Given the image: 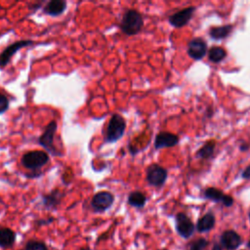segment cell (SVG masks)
I'll return each instance as SVG.
<instances>
[{"instance_id":"8","label":"cell","mask_w":250,"mask_h":250,"mask_svg":"<svg viewBox=\"0 0 250 250\" xmlns=\"http://www.w3.org/2000/svg\"><path fill=\"white\" fill-rule=\"evenodd\" d=\"M175 222H176V225H175L176 230L181 237L188 239L194 233L195 225L185 213L183 212L178 213L175 217Z\"/></svg>"},{"instance_id":"19","label":"cell","mask_w":250,"mask_h":250,"mask_svg":"<svg viewBox=\"0 0 250 250\" xmlns=\"http://www.w3.org/2000/svg\"><path fill=\"white\" fill-rule=\"evenodd\" d=\"M232 25L231 24H227V25H222V26H217V27H212L210 29V36L213 39L219 40V39H223L226 38L227 36L229 35V33L232 30Z\"/></svg>"},{"instance_id":"26","label":"cell","mask_w":250,"mask_h":250,"mask_svg":"<svg viewBox=\"0 0 250 250\" xmlns=\"http://www.w3.org/2000/svg\"><path fill=\"white\" fill-rule=\"evenodd\" d=\"M242 178H243V179H250V165L247 166V167L242 171Z\"/></svg>"},{"instance_id":"9","label":"cell","mask_w":250,"mask_h":250,"mask_svg":"<svg viewBox=\"0 0 250 250\" xmlns=\"http://www.w3.org/2000/svg\"><path fill=\"white\" fill-rule=\"evenodd\" d=\"M241 236L233 229H227L220 236V244L227 250H235L241 245Z\"/></svg>"},{"instance_id":"5","label":"cell","mask_w":250,"mask_h":250,"mask_svg":"<svg viewBox=\"0 0 250 250\" xmlns=\"http://www.w3.org/2000/svg\"><path fill=\"white\" fill-rule=\"evenodd\" d=\"M114 199L115 197L110 191H98L91 199V208L95 213H104L113 205Z\"/></svg>"},{"instance_id":"3","label":"cell","mask_w":250,"mask_h":250,"mask_svg":"<svg viewBox=\"0 0 250 250\" xmlns=\"http://www.w3.org/2000/svg\"><path fill=\"white\" fill-rule=\"evenodd\" d=\"M50 160L49 154L44 150H31L25 152L21 158V165L29 170H38L45 166Z\"/></svg>"},{"instance_id":"1","label":"cell","mask_w":250,"mask_h":250,"mask_svg":"<svg viewBox=\"0 0 250 250\" xmlns=\"http://www.w3.org/2000/svg\"><path fill=\"white\" fill-rule=\"evenodd\" d=\"M144 26V18L140 12L134 9H127L121 19L119 27L121 31L128 35L133 36L138 34Z\"/></svg>"},{"instance_id":"16","label":"cell","mask_w":250,"mask_h":250,"mask_svg":"<svg viewBox=\"0 0 250 250\" xmlns=\"http://www.w3.org/2000/svg\"><path fill=\"white\" fill-rule=\"evenodd\" d=\"M17 234L10 228H0V248L7 249L14 246Z\"/></svg>"},{"instance_id":"29","label":"cell","mask_w":250,"mask_h":250,"mask_svg":"<svg viewBox=\"0 0 250 250\" xmlns=\"http://www.w3.org/2000/svg\"><path fill=\"white\" fill-rule=\"evenodd\" d=\"M79 250H91V248L89 246H85V247H81Z\"/></svg>"},{"instance_id":"10","label":"cell","mask_w":250,"mask_h":250,"mask_svg":"<svg viewBox=\"0 0 250 250\" xmlns=\"http://www.w3.org/2000/svg\"><path fill=\"white\" fill-rule=\"evenodd\" d=\"M194 11H195V7H192V6L180 10L169 17V20H168L169 23L175 27H182L188 24Z\"/></svg>"},{"instance_id":"12","label":"cell","mask_w":250,"mask_h":250,"mask_svg":"<svg viewBox=\"0 0 250 250\" xmlns=\"http://www.w3.org/2000/svg\"><path fill=\"white\" fill-rule=\"evenodd\" d=\"M64 196V192L59 188H55L50 192L42 195V205L46 210H56L61 204L62 199Z\"/></svg>"},{"instance_id":"18","label":"cell","mask_w":250,"mask_h":250,"mask_svg":"<svg viewBox=\"0 0 250 250\" xmlns=\"http://www.w3.org/2000/svg\"><path fill=\"white\" fill-rule=\"evenodd\" d=\"M146 196L145 193L139 190H135L129 193L127 197V203L135 208H143L146 203Z\"/></svg>"},{"instance_id":"25","label":"cell","mask_w":250,"mask_h":250,"mask_svg":"<svg viewBox=\"0 0 250 250\" xmlns=\"http://www.w3.org/2000/svg\"><path fill=\"white\" fill-rule=\"evenodd\" d=\"M54 218H48V219H39L37 221H35V225L37 227H41V226H45V225H49L52 222H54Z\"/></svg>"},{"instance_id":"31","label":"cell","mask_w":250,"mask_h":250,"mask_svg":"<svg viewBox=\"0 0 250 250\" xmlns=\"http://www.w3.org/2000/svg\"><path fill=\"white\" fill-rule=\"evenodd\" d=\"M249 220H250V214H249Z\"/></svg>"},{"instance_id":"2","label":"cell","mask_w":250,"mask_h":250,"mask_svg":"<svg viewBox=\"0 0 250 250\" xmlns=\"http://www.w3.org/2000/svg\"><path fill=\"white\" fill-rule=\"evenodd\" d=\"M126 130V121L124 117L118 113L111 115L104 136V142L113 144L120 140Z\"/></svg>"},{"instance_id":"7","label":"cell","mask_w":250,"mask_h":250,"mask_svg":"<svg viewBox=\"0 0 250 250\" xmlns=\"http://www.w3.org/2000/svg\"><path fill=\"white\" fill-rule=\"evenodd\" d=\"M34 44L33 40L30 39H25V40H20V41H16L10 45H8L5 49H3L0 52V69L4 68L9 62L10 60L12 59V57L21 49L30 46Z\"/></svg>"},{"instance_id":"23","label":"cell","mask_w":250,"mask_h":250,"mask_svg":"<svg viewBox=\"0 0 250 250\" xmlns=\"http://www.w3.org/2000/svg\"><path fill=\"white\" fill-rule=\"evenodd\" d=\"M209 244V241L203 237H199L196 240H193L189 245L188 250H203L207 245Z\"/></svg>"},{"instance_id":"27","label":"cell","mask_w":250,"mask_h":250,"mask_svg":"<svg viewBox=\"0 0 250 250\" xmlns=\"http://www.w3.org/2000/svg\"><path fill=\"white\" fill-rule=\"evenodd\" d=\"M212 250H223V247L221 246V244L215 243L214 246H213V248H212Z\"/></svg>"},{"instance_id":"14","label":"cell","mask_w":250,"mask_h":250,"mask_svg":"<svg viewBox=\"0 0 250 250\" xmlns=\"http://www.w3.org/2000/svg\"><path fill=\"white\" fill-rule=\"evenodd\" d=\"M179 144V137L169 132H160L154 139V147L160 149L163 147H172Z\"/></svg>"},{"instance_id":"28","label":"cell","mask_w":250,"mask_h":250,"mask_svg":"<svg viewBox=\"0 0 250 250\" xmlns=\"http://www.w3.org/2000/svg\"><path fill=\"white\" fill-rule=\"evenodd\" d=\"M247 147H248V146H247V145H244V146H240V149H241V150H246Z\"/></svg>"},{"instance_id":"11","label":"cell","mask_w":250,"mask_h":250,"mask_svg":"<svg viewBox=\"0 0 250 250\" xmlns=\"http://www.w3.org/2000/svg\"><path fill=\"white\" fill-rule=\"evenodd\" d=\"M207 52V44L202 38H193L188 44V55L193 60H201Z\"/></svg>"},{"instance_id":"17","label":"cell","mask_w":250,"mask_h":250,"mask_svg":"<svg viewBox=\"0 0 250 250\" xmlns=\"http://www.w3.org/2000/svg\"><path fill=\"white\" fill-rule=\"evenodd\" d=\"M216 223V218L212 212H208L203 215L196 223L195 229L198 232H207L211 230Z\"/></svg>"},{"instance_id":"20","label":"cell","mask_w":250,"mask_h":250,"mask_svg":"<svg viewBox=\"0 0 250 250\" xmlns=\"http://www.w3.org/2000/svg\"><path fill=\"white\" fill-rule=\"evenodd\" d=\"M215 146H216V143L213 140L208 141L205 145H203L196 152V156L199 158H210L215 150Z\"/></svg>"},{"instance_id":"24","label":"cell","mask_w":250,"mask_h":250,"mask_svg":"<svg viewBox=\"0 0 250 250\" xmlns=\"http://www.w3.org/2000/svg\"><path fill=\"white\" fill-rule=\"evenodd\" d=\"M9 106H10V102L8 98L4 94L0 93V114L6 112L9 109Z\"/></svg>"},{"instance_id":"13","label":"cell","mask_w":250,"mask_h":250,"mask_svg":"<svg viewBox=\"0 0 250 250\" xmlns=\"http://www.w3.org/2000/svg\"><path fill=\"white\" fill-rule=\"evenodd\" d=\"M204 197L214 202H221L226 207H230L233 204V198L225 194L222 190L216 188H208L204 190Z\"/></svg>"},{"instance_id":"4","label":"cell","mask_w":250,"mask_h":250,"mask_svg":"<svg viewBox=\"0 0 250 250\" xmlns=\"http://www.w3.org/2000/svg\"><path fill=\"white\" fill-rule=\"evenodd\" d=\"M58 125L55 120H52L48 123V125L44 128L43 133L38 138V144L49 153L54 156L60 155V152L56 149L54 146V138L57 132Z\"/></svg>"},{"instance_id":"6","label":"cell","mask_w":250,"mask_h":250,"mask_svg":"<svg viewBox=\"0 0 250 250\" xmlns=\"http://www.w3.org/2000/svg\"><path fill=\"white\" fill-rule=\"evenodd\" d=\"M168 172L167 170L157 163H152L146 168V180L149 186L160 188L167 180Z\"/></svg>"},{"instance_id":"22","label":"cell","mask_w":250,"mask_h":250,"mask_svg":"<svg viewBox=\"0 0 250 250\" xmlns=\"http://www.w3.org/2000/svg\"><path fill=\"white\" fill-rule=\"evenodd\" d=\"M23 250H49V249L44 241L31 239L25 243Z\"/></svg>"},{"instance_id":"30","label":"cell","mask_w":250,"mask_h":250,"mask_svg":"<svg viewBox=\"0 0 250 250\" xmlns=\"http://www.w3.org/2000/svg\"><path fill=\"white\" fill-rule=\"evenodd\" d=\"M246 246H247V248H249V249H250V239L247 241V243H246Z\"/></svg>"},{"instance_id":"21","label":"cell","mask_w":250,"mask_h":250,"mask_svg":"<svg viewBox=\"0 0 250 250\" xmlns=\"http://www.w3.org/2000/svg\"><path fill=\"white\" fill-rule=\"evenodd\" d=\"M227 57V52L224 48L219 46H213L208 51V59L213 62H220Z\"/></svg>"},{"instance_id":"15","label":"cell","mask_w":250,"mask_h":250,"mask_svg":"<svg viewBox=\"0 0 250 250\" xmlns=\"http://www.w3.org/2000/svg\"><path fill=\"white\" fill-rule=\"evenodd\" d=\"M67 3L63 0H51L43 8V13L51 17H59L66 10Z\"/></svg>"}]
</instances>
